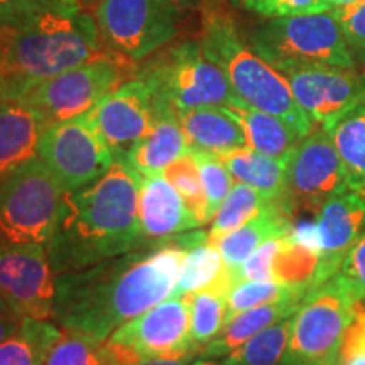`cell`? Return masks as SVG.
Listing matches in <instances>:
<instances>
[{"label": "cell", "instance_id": "cell-19", "mask_svg": "<svg viewBox=\"0 0 365 365\" xmlns=\"http://www.w3.org/2000/svg\"><path fill=\"white\" fill-rule=\"evenodd\" d=\"M46 127L41 113L26 100H0V182L38 156L39 139Z\"/></svg>", "mask_w": 365, "mask_h": 365}, {"label": "cell", "instance_id": "cell-35", "mask_svg": "<svg viewBox=\"0 0 365 365\" xmlns=\"http://www.w3.org/2000/svg\"><path fill=\"white\" fill-rule=\"evenodd\" d=\"M193 154L196 164H198L200 175H202L203 188L208 200V213L210 217H215L218 208L225 202L234 186V176L227 170L223 161L215 154L198 153V150H190Z\"/></svg>", "mask_w": 365, "mask_h": 365}, {"label": "cell", "instance_id": "cell-32", "mask_svg": "<svg viewBox=\"0 0 365 365\" xmlns=\"http://www.w3.org/2000/svg\"><path fill=\"white\" fill-rule=\"evenodd\" d=\"M163 175L171 182L173 188L180 193L181 200L185 202V207L188 208L190 215L193 218L196 228L212 220L208 213V200L203 188L202 175H200L198 164H196L193 154L190 150L185 156L173 161L163 171Z\"/></svg>", "mask_w": 365, "mask_h": 365}, {"label": "cell", "instance_id": "cell-6", "mask_svg": "<svg viewBox=\"0 0 365 365\" xmlns=\"http://www.w3.org/2000/svg\"><path fill=\"white\" fill-rule=\"evenodd\" d=\"M247 39L281 73L308 66L357 68L331 11L267 19Z\"/></svg>", "mask_w": 365, "mask_h": 365}, {"label": "cell", "instance_id": "cell-39", "mask_svg": "<svg viewBox=\"0 0 365 365\" xmlns=\"http://www.w3.org/2000/svg\"><path fill=\"white\" fill-rule=\"evenodd\" d=\"M336 276L350 291L357 304L365 301V230L346 254Z\"/></svg>", "mask_w": 365, "mask_h": 365}, {"label": "cell", "instance_id": "cell-40", "mask_svg": "<svg viewBox=\"0 0 365 365\" xmlns=\"http://www.w3.org/2000/svg\"><path fill=\"white\" fill-rule=\"evenodd\" d=\"M339 365H365V309H357L346 328Z\"/></svg>", "mask_w": 365, "mask_h": 365}, {"label": "cell", "instance_id": "cell-13", "mask_svg": "<svg viewBox=\"0 0 365 365\" xmlns=\"http://www.w3.org/2000/svg\"><path fill=\"white\" fill-rule=\"evenodd\" d=\"M0 298L22 319L53 317L56 274L44 244L0 240Z\"/></svg>", "mask_w": 365, "mask_h": 365}, {"label": "cell", "instance_id": "cell-44", "mask_svg": "<svg viewBox=\"0 0 365 365\" xmlns=\"http://www.w3.org/2000/svg\"><path fill=\"white\" fill-rule=\"evenodd\" d=\"M191 365H227V364H223L222 360H218V359L196 357V359L193 360V364H191Z\"/></svg>", "mask_w": 365, "mask_h": 365}, {"label": "cell", "instance_id": "cell-2", "mask_svg": "<svg viewBox=\"0 0 365 365\" xmlns=\"http://www.w3.org/2000/svg\"><path fill=\"white\" fill-rule=\"evenodd\" d=\"M46 247L56 276L144 249L139 173L127 159H115L110 171L97 181L66 191Z\"/></svg>", "mask_w": 365, "mask_h": 365}, {"label": "cell", "instance_id": "cell-31", "mask_svg": "<svg viewBox=\"0 0 365 365\" xmlns=\"http://www.w3.org/2000/svg\"><path fill=\"white\" fill-rule=\"evenodd\" d=\"M46 365H120L107 341L65 330L49 350Z\"/></svg>", "mask_w": 365, "mask_h": 365}, {"label": "cell", "instance_id": "cell-34", "mask_svg": "<svg viewBox=\"0 0 365 365\" xmlns=\"http://www.w3.org/2000/svg\"><path fill=\"white\" fill-rule=\"evenodd\" d=\"M303 298V293L276 279L235 282L227 293V323L245 309L279 301H301Z\"/></svg>", "mask_w": 365, "mask_h": 365}, {"label": "cell", "instance_id": "cell-18", "mask_svg": "<svg viewBox=\"0 0 365 365\" xmlns=\"http://www.w3.org/2000/svg\"><path fill=\"white\" fill-rule=\"evenodd\" d=\"M139 225L144 249L196 228L180 193L163 173L139 175Z\"/></svg>", "mask_w": 365, "mask_h": 365}, {"label": "cell", "instance_id": "cell-25", "mask_svg": "<svg viewBox=\"0 0 365 365\" xmlns=\"http://www.w3.org/2000/svg\"><path fill=\"white\" fill-rule=\"evenodd\" d=\"M303 301V299H301ZM301 301L291 299V301H279V303L262 304V307H255L250 309H245L230 319L220 335L213 339L210 344H207L200 350L198 357L203 359H222L239 349L242 344L252 339L259 331L266 330L274 323L281 322L291 314H294L298 309Z\"/></svg>", "mask_w": 365, "mask_h": 365}, {"label": "cell", "instance_id": "cell-23", "mask_svg": "<svg viewBox=\"0 0 365 365\" xmlns=\"http://www.w3.org/2000/svg\"><path fill=\"white\" fill-rule=\"evenodd\" d=\"M178 120L190 150L218 156L247 148L240 124L223 107H198L178 112Z\"/></svg>", "mask_w": 365, "mask_h": 365}, {"label": "cell", "instance_id": "cell-3", "mask_svg": "<svg viewBox=\"0 0 365 365\" xmlns=\"http://www.w3.org/2000/svg\"><path fill=\"white\" fill-rule=\"evenodd\" d=\"M102 48L93 17L63 2L0 27V100L24 98Z\"/></svg>", "mask_w": 365, "mask_h": 365}, {"label": "cell", "instance_id": "cell-8", "mask_svg": "<svg viewBox=\"0 0 365 365\" xmlns=\"http://www.w3.org/2000/svg\"><path fill=\"white\" fill-rule=\"evenodd\" d=\"M355 312L357 301L336 274L309 291L293 314L281 365H339L341 341Z\"/></svg>", "mask_w": 365, "mask_h": 365}, {"label": "cell", "instance_id": "cell-15", "mask_svg": "<svg viewBox=\"0 0 365 365\" xmlns=\"http://www.w3.org/2000/svg\"><path fill=\"white\" fill-rule=\"evenodd\" d=\"M282 75L303 112L322 129L365 107V71L357 68H291Z\"/></svg>", "mask_w": 365, "mask_h": 365}, {"label": "cell", "instance_id": "cell-5", "mask_svg": "<svg viewBox=\"0 0 365 365\" xmlns=\"http://www.w3.org/2000/svg\"><path fill=\"white\" fill-rule=\"evenodd\" d=\"M148 83L153 100L166 103L176 112L198 107H227L239 98L225 73L207 58L195 41L159 49L137 70Z\"/></svg>", "mask_w": 365, "mask_h": 365}, {"label": "cell", "instance_id": "cell-22", "mask_svg": "<svg viewBox=\"0 0 365 365\" xmlns=\"http://www.w3.org/2000/svg\"><path fill=\"white\" fill-rule=\"evenodd\" d=\"M223 108L240 124L247 140V148L257 150L264 156L287 164L296 145L303 139L281 117L255 108L240 98H235Z\"/></svg>", "mask_w": 365, "mask_h": 365}, {"label": "cell", "instance_id": "cell-38", "mask_svg": "<svg viewBox=\"0 0 365 365\" xmlns=\"http://www.w3.org/2000/svg\"><path fill=\"white\" fill-rule=\"evenodd\" d=\"M282 240L284 237H276V239H269L267 242L254 250L249 255L247 261L237 267L235 271H230L232 281H264V279H274V261H276L277 252H279Z\"/></svg>", "mask_w": 365, "mask_h": 365}, {"label": "cell", "instance_id": "cell-21", "mask_svg": "<svg viewBox=\"0 0 365 365\" xmlns=\"http://www.w3.org/2000/svg\"><path fill=\"white\" fill-rule=\"evenodd\" d=\"M188 150L178 112L170 105L154 102L153 127L132 148L127 161L139 175H159Z\"/></svg>", "mask_w": 365, "mask_h": 365}, {"label": "cell", "instance_id": "cell-43", "mask_svg": "<svg viewBox=\"0 0 365 365\" xmlns=\"http://www.w3.org/2000/svg\"><path fill=\"white\" fill-rule=\"evenodd\" d=\"M196 357H198L196 354H190V355H182V357H176V359L144 360V362H139L135 365H191Z\"/></svg>", "mask_w": 365, "mask_h": 365}, {"label": "cell", "instance_id": "cell-12", "mask_svg": "<svg viewBox=\"0 0 365 365\" xmlns=\"http://www.w3.org/2000/svg\"><path fill=\"white\" fill-rule=\"evenodd\" d=\"M38 158L56 178L65 193L97 181L115 163L112 150L85 115L46 127L39 139Z\"/></svg>", "mask_w": 365, "mask_h": 365}, {"label": "cell", "instance_id": "cell-36", "mask_svg": "<svg viewBox=\"0 0 365 365\" xmlns=\"http://www.w3.org/2000/svg\"><path fill=\"white\" fill-rule=\"evenodd\" d=\"M240 4L249 12L264 19H282L331 11L330 0H240Z\"/></svg>", "mask_w": 365, "mask_h": 365}, {"label": "cell", "instance_id": "cell-20", "mask_svg": "<svg viewBox=\"0 0 365 365\" xmlns=\"http://www.w3.org/2000/svg\"><path fill=\"white\" fill-rule=\"evenodd\" d=\"M180 237L186 247V255L173 294H190L196 291H220L227 294L234 284L230 269L215 242L210 240L208 232H182Z\"/></svg>", "mask_w": 365, "mask_h": 365}, {"label": "cell", "instance_id": "cell-46", "mask_svg": "<svg viewBox=\"0 0 365 365\" xmlns=\"http://www.w3.org/2000/svg\"><path fill=\"white\" fill-rule=\"evenodd\" d=\"M59 2L66 4V6H73V7H78L80 0H59Z\"/></svg>", "mask_w": 365, "mask_h": 365}, {"label": "cell", "instance_id": "cell-37", "mask_svg": "<svg viewBox=\"0 0 365 365\" xmlns=\"http://www.w3.org/2000/svg\"><path fill=\"white\" fill-rule=\"evenodd\" d=\"M331 12L339 22L355 63L365 65V0L333 9Z\"/></svg>", "mask_w": 365, "mask_h": 365}, {"label": "cell", "instance_id": "cell-27", "mask_svg": "<svg viewBox=\"0 0 365 365\" xmlns=\"http://www.w3.org/2000/svg\"><path fill=\"white\" fill-rule=\"evenodd\" d=\"M61 330L49 319H22L21 327L0 344V365H46V357Z\"/></svg>", "mask_w": 365, "mask_h": 365}, {"label": "cell", "instance_id": "cell-14", "mask_svg": "<svg viewBox=\"0 0 365 365\" xmlns=\"http://www.w3.org/2000/svg\"><path fill=\"white\" fill-rule=\"evenodd\" d=\"M349 190L346 173L325 129L299 140L286 164L284 202L291 213L318 212L327 200Z\"/></svg>", "mask_w": 365, "mask_h": 365}, {"label": "cell", "instance_id": "cell-33", "mask_svg": "<svg viewBox=\"0 0 365 365\" xmlns=\"http://www.w3.org/2000/svg\"><path fill=\"white\" fill-rule=\"evenodd\" d=\"M186 296L191 304V340L200 352L227 325V294L220 291H196Z\"/></svg>", "mask_w": 365, "mask_h": 365}, {"label": "cell", "instance_id": "cell-47", "mask_svg": "<svg viewBox=\"0 0 365 365\" xmlns=\"http://www.w3.org/2000/svg\"><path fill=\"white\" fill-rule=\"evenodd\" d=\"M234 2H240V0H234Z\"/></svg>", "mask_w": 365, "mask_h": 365}, {"label": "cell", "instance_id": "cell-17", "mask_svg": "<svg viewBox=\"0 0 365 365\" xmlns=\"http://www.w3.org/2000/svg\"><path fill=\"white\" fill-rule=\"evenodd\" d=\"M365 230V196L345 190L318 208L313 223V244L318 252L314 287L331 279L346 254Z\"/></svg>", "mask_w": 365, "mask_h": 365}, {"label": "cell", "instance_id": "cell-42", "mask_svg": "<svg viewBox=\"0 0 365 365\" xmlns=\"http://www.w3.org/2000/svg\"><path fill=\"white\" fill-rule=\"evenodd\" d=\"M22 318L17 317L11 308L7 307L6 301L0 298V344L9 339L17 328L21 327Z\"/></svg>", "mask_w": 365, "mask_h": 365}, {"label": "cell", "instance_id": "cell-10", "mask_svg": "<svg viewBox=\"0 0 365 365\" xmlns=\"http://www.w3.org/2000/svg\"><path fill=\"white\" fill-rule=\"evenodd\" d=\"M93 19L103 48L139 63L176 38L181 12L176 0H98Z\"/></svg>", "mask_w": 365, "mask_h": 365}, {"label": "cell", "instance_id": "cell-29", "mask_svg": "<svg viewBox=\"0 0 365 365\" xmlns=\"http://www.w3.org/2000/svg\"><path fill=\"white\" fill-rule=\"evenodd\" d=\"M291 323L293 314L259 331L234 352L218 360L227 365H281L289 341Z\"/></svg>", "mask_w": 365, "mask_h": 365}, {"label": "cell", "instance_id": "cell-16", "mask_svg": "<svg viewBox=\"0 0 365 365\" xmlns=\"http://www.w3.org/2000/svg\"><path fill=\"white\" fill-rule=\"evenodd\" d=\"M115 159H127L132 148L154 122V102L148 83L139 76L125 81L83 113Z\"/></svg>", "mask_w": 365, "mask_h": 365}, {"label": "cell", "instance_id": "cell-7", "mask_svg": "<svg viewBox=\"0 0 365 365\" xmlns=\"http://www.w3.org/2000/svg\"><path fill=\"white\" fill-rule=\"evenodd\" d=\"M137 61L102 48L80 65L36 86L24 98L46 124L90 112L100 100L137 76Z\"/></svg>", "mask_w": 365, "mask_h": 365}, {"label": "cell", "instance_id": "cell-1", "mask_svg": "<svg viewBox=\"0 0 365 365\" xmlns=\"http://www.w3.org/2000/svg\"><path fill=\"white\" fill-rule=\"evenodd\" d=\"M186 247L175 235L80 271L56 276L53 318L61 328L105 341L118 327L175 291Z\"/></svg>", "mask_w": 365, "mask_h": 365}, {"label": "cell", "instance_id": "cell-9", "mask_svg": "<svg viewBox=\"0 0 365 365\" xmlns=\"http://www.w3.org/2000/svg\"><path fill=\"white\" fill-rule=\"evenodd\" d=\"M65 190L38 156L0 182V240L44 244L51 239Z\"/></svg>", "mask_w": 365, "mask_h": 365}, {"label": "cell", "instance_id": "cell-26", "mask_svg": "<svg viewBox=\"0 0 365 365\" xmlns=\"http://www.w3.org/2000/svg\"><path fill=\"white\" fill-rule=\"evenodd\" d=\"M227 170L239 182L252 186L274 202H284L286 163L277 161L250 148L218 154ZM286 203V202H284Z\"/></svg>", "mask_w": 365, "mask_h": 365}, {"label": "cell", "instance_id": "cell-11", "mask_svg": "<svg viewBox=\"0 0 365 365\" xmlns=\"http://www.w3.org/2000/svg\"><path fill=\"white\" fill-rule=\"evenodd\" d=\"M105 341L120 365L200 355L191 340V304L186 294L168 296L118 327Z\"/></svg>", "mask_w": 365, "mask_h": 365}, {"label": "cell", "instance_id": "cell-24", "mask_svg": "<svg viewBox=\"0 0 365 365\" xmlns=\"http://www.w3.org/2000/svg\"><path fill=\"white\" fill-rule=\"evenodd\" d=\"M291 212L284 202H276L262 210L257 217L249 220L244 225L218 237L215 242L222 252L223 261L230 271H235L254 250H257L264 242L276 237H286L293 232L291 225Z\"/></svg>", "mask_w": 365, "mask_h": 365}, {"label": "cell", "instance_id": "cell-41", "mask_svg": "<svg viewBox=\"0 0 365 365\" xmlns=\"http://www.w3.org/2000/svg\"><path fill=\"white\" fill-rule=\"evenodd\" d=\"M59 0H0V27L17 26Z\"/></svg>", "mask_w": 365, "mask_h": 365}, {"label": "cell", "instance_id": "cell-4", "mask_svg": "<svg viewBox=\"0 0 365 365\" xmlns=\"http://www.w3.org/2000/svg\"><path fill=\"white\" fill-rule=\"evenodd\" d=\"M198 43L207 58L225 73L240 100L281 117L301 137L313 130L314 124L296 102L286 76L255 51L230 14L215 6L205 7Z\"/></svg>", "mask_w": 365, "mask_h": 365}, {"label": "cell", "instance_id": "cell-28", "mask_svg": "<svg viewBox=\"0 0 365 365\" xmlns=\"http://www.w3.org/2000/svg\"><path fill=\"white\" fill-rule=\"evenodd\" d=\"M325 130L344 163L349 188L365 196V107L346 113Z\"/></svg>", "mask_w": 365, "mask_h": 365}, {"label": "cell", "instance_id": "cell-30", "mask_svg": "<svg viewBox=\"0 0 365 365\" xmlns=\"http://www.w3.org/2000/svg\"><path fill=\"white\" fill-rule=\"evenodd\" d=\"M272 203L276 202L269 200L259 190L245 185V182H235L225 202L222 203V207L213 217L212 228L208 230L210 240H217L218 237L242 227Z\"/></svg>", "mask_w": 365, "mask_h": 365}, {"label": "cell", "instance_id": "cell-45", "mask_svg": "<svg viewBox=\"0 0 365 365\" xmlns=\"http://www.w3.org/2000/svg\"><path fill=\"white\" fill-rule=\"evenodd\" d=\"M352 2H357V0H330V6H331V11H333V9L349 6V4H352Z\"/></svg>", "mask_w": 365, "mask_h": 365}]
</instances>
